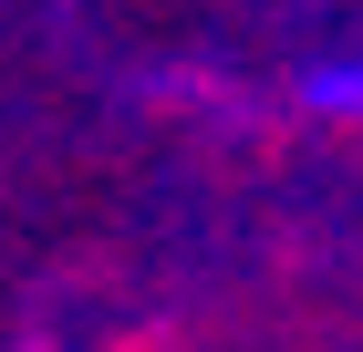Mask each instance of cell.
Here are the masks:
<instances>
[{
  "mask_svg": "<svg viewBox=\"0 0 363 352\" xmlns=\"http://www.w3.org/2000/svg\"><path fill=\"white\" fill-rule=\"evenodd\" d=\"M301 93H311V104H322V114H363V62H342V73H333V62H322V73H311Z\"/></svg>",
  "mask_w": 363,
  "mask_h": 352,
  "instance_id": "6da1fadb",
  "label": "cell"
}]
</instances>
